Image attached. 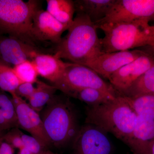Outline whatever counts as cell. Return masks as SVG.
Segmentation results:
<instances>
[{
	"label": "cell",
	"mask_w": 154,
	"mask_h": 154,
	"mask_svg": "<svg viewBox=\"0 0 154 154\" xmlns=\"http://www.w3.org/2000/svg\"><path fill=\"white\" fill-rule=\"evenodd\" d=\"M97 29L88 16L77 13L67 33L56 45L54 54L72 63L87 66L103 54Z\"/></svg>",
	"instance_id": "obj_1"
},
{
	"label": "cell",
	"mask_w": 154,
	"mask_h": 154,
	"mask_svg": "<svg viewBox=\"0 0 154 154\" xmlns=\"http://www.w3.org/2000/svg\"><path fill=\"white\" fill-rule=\"evenodd\" d=\"M137 117L124 98L118 95L107 103L90 106L85 122L112 134L125 143L132 134Z\"/></svg>",
	"instance_id": "obj_2"
},
{
	"label": "cell",
	"mask_w": 154,
	"mask_h": 154,
	"mask_svg": "<svg viewBox=\"0 0 154 154\" xmlns=\"http://www.w3.org/2000/svg\"><path fill=\"white\" fill-rule=\"evenodd\" d=\"M148 20L126 23H106L96 26L104 32L100 38L103 53L131 50L149 46L154 52V26Z\"/></svg>",
	"instance_id": "obj_3"
},
{
	"label": "cell",
	"mask_w": 154,
	"mask_h": 154,
	"mask_svg": "<svg viewBox=\"0 0 154 154\" xmlns=\"http://www.w3.org/2000/svg\"><path fill=\"white\" fill-rule=\"evenodd\" d=\"M41 112L45 131L51 145L61 147L74 139L79 129L75 109L68 98L54 95Z\"/></svg>",
	"instance_id": "obj_4"
},
{
	"label": "cell",
	"mask_w": 154,
	"mask_h": 154,
	"mask_svg": "<svg viewBox=\"0 0 154 154\" xmlns=\"http://www.w3.org/2000/svg\"><path fill=\"white\" fill-rule=\"evenodd\" d=\"M40 9L39 2L35 0H0V33L36 46L33 20Z\"/></svg>",
	"instance_id": "obj_5"
},
{
	"label": "cell",
	"mask_w": 154,
	"mask_h": 154,
	"mask_svg": "<svg viewBox=\"0 0 154 154\" xmlns=\"http://www.w3.org/2000/svg\"><path fill=\"white\" fill-rule=\"evenodd\" d=\"M52 85L70 97L76 91L89 88H96L118 95L111 84L104 81L94 70L71 62L60 79Z\"/></svg>",
	"instance_id": "obj_6"
},
{
	"label": "cell",
	"mask_w": 154,
	"mask_h": 154,
	"mask_svg": "<svg viewBox=\"0 0 154 154\" xmlns=\"http://www.w3.org/2000/svg\"><path fill=\"white\" fill-rule=\"evenodd\" d=\"M154 20V0H116L105 18L95 25Z\"/></svg>",
	"instance_id": "obj_7"
},
{
	"label": "cell",
	"mask_w": 154,
	"mask_h": 154,
	"mask_svg": "<svg viewBox=\"0 0 154 154\" xmlns=\"http://www.w3.org/2000/svg\"><path fill=\"white\" fill-rule=\"evenodd\" d=\"M73 141L75 154H110L112 151L106 132L93 125L82 126Z\"/></svg>",
	"instance_id": "obj_8"
},
{
	"label": "cell",
	"mask_w": 154,
	"mask_h": 154,
	"mask_svg": "<svg viewBox=\"0 0 154 154\" xmlns=\"http://www.w3.org/2000/svg\"><path fill=\"white\" fill-rule=\"evenodd\" d=\"M154 63V53L146 52L134 60L122 66L109 78L111 85L118 95L126 91L136 80L152 65Z\"/></svg>",
	"instance_id": "obj_9"
},
{
	"label": "cell",
	"mask_w": 154,
	"mask_h": 154,
	"mask_svg": "<svg viewBox=\"0 0 154 154\" xmlns=\"http://www.w3.org/2000/svg\"><path fill=\"white\" fill-rule=\"evenodd\" d=\"M11 96L16 108L19 128L30 133L47 148L51 146L39 113L16 93Z\"/></svg>",
	"instance_id": "obj_10"
},
{
	"label": "cell",
	"mask_w": 154,
	"mask_h": 154,
	"mask_svg": "<svg viewBox=\"0 0 154 154\" xmlns=\"http://www.w3.org/2000/svg\"><path fill=\"white\" fill-rule=\"evenodd\" d=\"M146 52L133 49L102 54L87 65L101 77L109 79L110 77L122 66L134 60Z\"/></svg>",
	"instance_id": "obj_11"
},
{
	"label": "cell",
	"mask_w": 154,
	"mask_h": 154,
	"mask_svg": "<svg viewBox=\"0 0 154 154\" xmlns=\"http://www.w3.org/2000/svg\"><path fill=\"white\" fill-rule=\"evenodd\" d=\"M39 52H41L36 46L17 37H0V60L10 66L32 61Z\"/></svg>",
	"instance_id": "obj_12"
},
{
	"label": "cell",
	"mask_w": 154,
	"mask_h": 154,
	"mask_svg": "<svg viewBox=\"0 0 154 154\" xmlns=\"http://www.w3.org/2000/svg\"><path fill=\"white\" fill-rule=\"evenodd\" d=\"M33 25L36 41H49L56 45L60 42L63 33L69 28L47 11L41 9L36 11L33 17Z\"/></svg>",
	"instance_id": "obj_13"
},
{
	"label": "cell",
	"mask_w": 154,
	"mask_h": 154,
	"mask_svg": "<svg viewBox=\"0 0 154 154\" xmlns=\"http://www.w3.org/2000/svg\"><path fill=\"white\" fill-rule=\"evenodd\" d=\"M154 140V120L137 116L133 131L125 142L133 154H151Z\"/></svg>",
	"instance_id": "obj_14"
},
{
	"label": "cell",
	"mask_w": 154,
	"mask_h": 154,
	"mask_svg": "<svg viewBox=\"0 0 154 154\" xmlns=\"http://www.w3.org/2000/svg\"><path fill=\"white\" fill-rule=\"evenodd\" d=\"M38 76L54 84L60 79L69 62H64L55 54L38 53L32 60Z\"/></svg>",
	"instance_id": "obj_15"
},
{
	"label": "cell",
	"mask_w": 154,
	"mask_h": 154,
	"mask_svg": "<svg viewBox=\"0 0 154 154\" xmlns=\"http://www.w3.org/2000/svg\"><path fill=\"white\" fill-rule=\"evenodd\" d=\"M116 0H76L75 13L85 14L94 24L104 19Z\"/></svg>",
	"instance_id": "obj_16"
},
{
	"label": "cell",
	"mask_w": 154,
	"mask_h": 154,
	"mask_svg": "<svg viewBox=\"0 0 154 154\" xmlns=\"http://www.w3.org/2000/svg\"><path fill=\"white\" fill-rule=\"evenodd\" d=\"M47 9L51 16L69 28L75 13L74 2L72 0H47Z\"/></svg>",
	"instance_id": "obj_17"
},
{
	"label": "cell",
	"mask_w": 154,
	"mask_h": 154,
	"mask_svg": "<svg viewBox=\"0 0 154 154\" xmlns=\"http://www.w3.org/2000/svg\"><path fill=\"white\" fill-rule=\"evenodd\" d=\"M146 94H154V63L126 91L119 95L133 97Z\"/></svg>",
	"instance_id": "obj_18"
},
{
	"label": "cell",
	"mask_w": 154,
	"mask_h": 154,
	"mask_svg": "<svg viewBox=\"0 0 154 154\" xmlns=\"http://www.w3.org/2000/svg\"><path fill=\"white\" fill-rule=\"evenodd\" d=\"M36 84V90L28 99V103L31 108L39 113L52 99L57 90L52 85L38 80Z\"/></svg>",
	"instance_id": "obj_19"
},
{
	"label": "cell",
	"mask_w": 154,
	"mask_h": 154,
	"mask_svg": "<svg viewBox=\"0 0 154 154\" xmlns=\"http://www.w3.org/2000/svg\"><path fill=\"white\" fill-rule=\"evenodd\" d=\"M117 96L99 89L89 88L76 91L70 97L79 99L90 106H95L107 103Z\"/></svg>",
	"instance_id": "obj_20"
},
{
	"label": "cell",
	"mask_w": 154,
	"mask_h": 154,
	"mask_svg": "<svg viewBox=\"0 0 154 154\" xmlns=\"http://www.w3.org/2000/svg\"><path fill=\"white\" fill-rule=\"evenodd\" d=\"M122 96L137 115L154 120V94H144L133 97Z\"/></svg>",
	"instance_id": "obj_21"
},
{
	"label": "cell",
	"mask_w": 154,
	"mask_h": 154,
	"mask_svg": "<svg viewBox=\"0 0 154 154\" xmlns=\"http://www.w3.org/2000/svg\"><path fill=\"white\" fill-rule=\"evenodd\" d=\"M21 84L13 67L0 60V89L12 94Z\"/></svg>",
	"instance_id": "obj_22"
},
{
	"label": "cell",
	"mask_w": 154,
	"mask_h": 154,
	"mask_svg": "<svg viewBox=\"0 0 154 154\" xmlns=\"http://www.w3.org/2000/svg\"><path fill=\"white\" fill-rule=\"evenodd\" d=\"M0 110L12 128H19L16 108L12 97H9L5 92L1 89Z\"/></svg>",
	"instance_id": "obj_23"
},
{
	"label": "cell",
	"mask_w": 154,
	"mask_h": 154,
	"mask_svg": "<svg viewBox=\"0 0 154 154\" xmlns=\"http://www.w3.org/2000/svg\"><path fill=\"white\" fill-rule=\"evenodd\" d=\"M16 75L20 82L35 84L38 75L32 61L26 60L13 67Z\"/></svg>",
	"instance_id": "obj_24"
},
{
	"label": "cell",
	"mask_w": 154,
	"mask_h": 154,
	"mask_svg": "<svg viewBox=\"0 0 154 154\" xmlns=\"http://www.w3.org/2000/svg\"><path fill=\"white\" fill-rule=\"evenodd\" d=\"M22 137L24 146L28 149L31 154H44L48 150L47 147L32 136L22 133Z\"/></svg>",
	"instance_id": "obj_25"
},
{
	"label": "cell",
	"mask_w": 154,
	"mask_h": 154,
	"mask_svg": "<svg viewBox=\"0 0 154 154\" xmlns=\"http://www.w3.org/2000/svg\"><path fill=\"white\" fill-rule=\"evenodd\" d=\"M22 132L19 128H11L5 134L2 135L3 138L7 143L10 144L14 149H18L24 146L22 141Z\"/></svg>",
	"instance_id": "obj_26"
},
{
	"label": "cell",
	"mask_w": 154,
	"mask_h": 154,
	"mask_svg": "<svg viewBox=\"0 0 154 154\" xmlns=\"http://www.w3.org/2000/svg\"><path fill=\"white\" fill-rule=\"evenodd\" d=\"M36 90V86L34 84L30 83H22L18 86L16 90V94L21 98L28 100L32 96Z\"/></svg>",
	"instance_id": "obj_27"
},
{
	"label": "cell",
	"mask_w": 154,
	"mask_h": 154,
	"mask_svg": "<svg viewBox=\"0 0 154 154\" xmlns=\"http://www.w3.org/2000/svg\"><path fill=\"white\" fill-rule=\"evenodd\" d=\"M0 134V154H14V149L4 140Z\"/></svg>",
	"instance_id": "obj_28"
},
{
	"label": "cell",
	"mask_w": 154,
	"mask_h": 154,
	"mask_svg": "<svg viewBox=\"0 0 154 154\" xmlns=\"http://www.w3.org/2000/svg\"><path fill=\"white\" fill-rule=\"evenodd\" d=\"M11 128H12L6 120L0 110V134H3V132Z\"/></svg>",
	"instance_id": "obj_29"
},
{
	"label": "cell",
	"mask_w": 154,
	"mask_h": 154,
	"mask_svg": "<svg viewBox=\"0 0 154 154\" xmlns=\"http://www.w3.org/2000/svg\"><path fill=\"white\" fill-rule=\"evenodd\" d=\"M19 150L18 154H31L28 149L24 146L19 149Z\"/></svg>",
	"instance_id": "obj_30"
},
{
	"label": "cell",
	"mask_w": 154,
	"mask_h": 154,
	"mask_svg": "<svg viewBox=\"0 0 154 154\" xmlns=\"http://www.w3.org/2000/svg\"><path fill=\"white\" fill-rule=\"evenodd\" d=\"M151 153L154 154V140L151 144Z\"/></svg>",
	"instance_id": "obj_31"
},
{
	"label": "cell",
	"mask_w": 154,
	"mask_h": 154,
	"mask_svg": "<svg viewBox=\"0 0 154 154\" xmlns=\"http://www.w3.org/2000/svg\"><path fill=\"white\" fill-rule=\"evenodd\" d=\"M44 154H58L57 153H54L53 152L49 150H47L46 151V152H45Z\"/></svg>",
	"instance_id": "obj_32"
},
{
	"label": "cell",
	"mask_w": 154,
	"mask_h": 154,
	"mask_svg": "<svg viewBox=\"0 0 154 154\" xmlns=\"http://www.w3.org/2000/svg\"><path fill=\"white\" fill-rule=\"evenodd\" d=\"M153 26H154V25H153Z\"/></svg>",
	"instance_id": "obj_33"
},
{
	"label": "cell",
	"mask_w": 154,
	"mask_h": 154,
	"mask_svg": "<svg viewBox=\"0 0 154 154\" xmlns=\"http://www.w3.org/2000/svg\"></svg>",
	"instance_id": "obj_34"
}]
</instances>
